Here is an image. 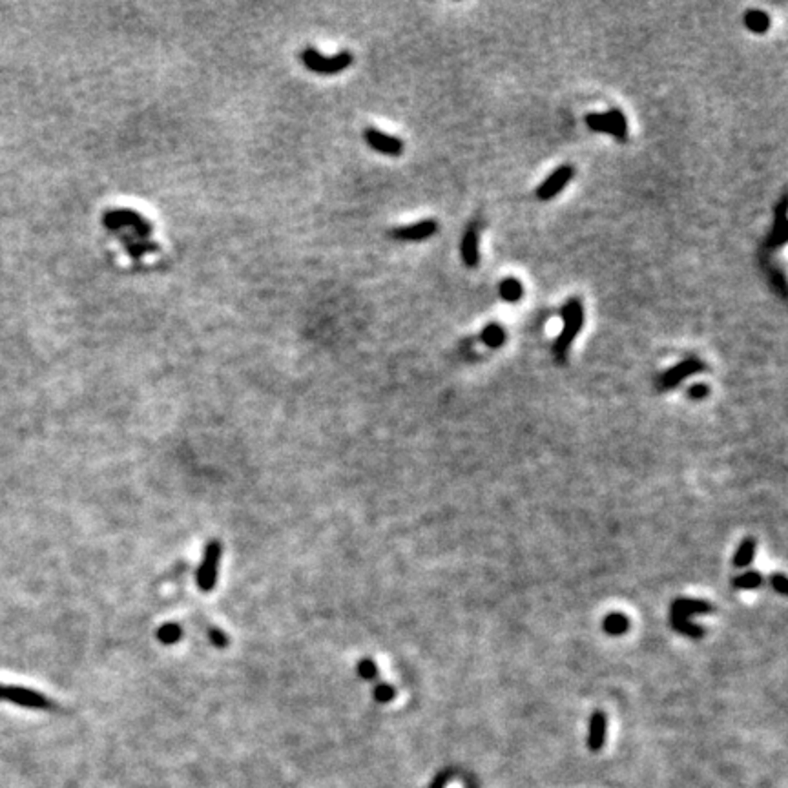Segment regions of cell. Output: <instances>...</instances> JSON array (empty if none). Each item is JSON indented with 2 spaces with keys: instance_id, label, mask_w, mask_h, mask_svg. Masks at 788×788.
<instances>
[{
  "instance_id": "d6986e66",
  "label": "cell",
  "mask_w": 788,
  "mask_h": 788,
  "mask_svg": "<svg viewBox=\"0 0 788 788\" xmlns=\"http://www.w3.org/2000/svg\"><path fill=\"white\" fill-rule=\"evenodd\" d=\"M498 290H500L502 299H506V301H509V303L518 301V299L522 298V294H524L522 285H520V281H517L515 277H506V279L500 283Z\"/></svg>"
},
{
  "instance_id": "ac0fdd59",
  "label": "cell",
  "mask_w": 788,
  "mask_h": 788,
  "mask_svg": "<svg viewBox=\"0 0 788 788\" xmlns=\"http://www.w3.org/2000/svg\"><path fill=\"white\" fill-rule=\"evenodd\" d=\"M745 24H747V28L752 33L763 35V33H767L768 28H770V19H768L767 13H763V11L750 10L747 15H745Z\"/></svg>"
},
{
  "instance_id": "9a60e30c",
  "label": "cell",
  "mask_w": 788,
  "mask_h": 788,
  "mask_svg": "<svg viewBox=\"0 0 788 788\" xmlns=\"http://www.w3.org/2000/svg\"><path fill=\"white\" fill-rule=\"evenodd\" d=\"M756 538H745L741 544H739V548H737L736 555H734V566L739 569H745L748 568L752 562H754V557H756Z\"/></svg>"
},
{
  "instance_id": "9c48e42d",
  "label": "cell",
  "mask_w": 788,
  "mask_h": 788,
  "mask_svg": "<svg viewBox=\"0 0 788 788\" xmlns=\"http://www.w3.org/2000/svg\"><path fill=\"white\" fill-rule=\"evenodd\" d=\"M438 232V223L434 220L418 221L414 225L400 226V228L391 230V237L396 241H425L433 237Z\"/></svg>"
},
{
  "instance_id": "ffe728a7",
  "label": "cell",
  "mask_w": 788,
  "mask_h": 788,
  "mask_svg": "<svg viewBox=\"0 0 788 788\" xmlns=\"http://www.w3.org/2000/svg\"><path fill=\"white\" fill-rule=\"evenodd\" d=\"M763 582H765V579L757 571H747V573L737 575L736 579L732 580L736 590H757V588H761Z\"/></svg>"
},
{
  "instance_id": "6da1fadb",
  "label": "cell",
  "mask_w": 788,
  "mask_h": 788,
  "mask_svg": "<svg viewBox=\"0 0 788 788\" xmlns=\"http://www.w3.org/2000/svg\"><path fill=\"white\" fill-rule=\"evenodd\" d=\"M562 319H564V329L557 341L553 343V356L555 360L559 363H566L568 360V352L571 343L575 341V336L579 334V330L584 325V308L580 299L571 298L566 301L562 307Z\"/></svg>"
},
{
  "instance_id": "7c38bea8",
  "label": "cell",
  "mask_w": 788,
  "mask_h": 788,
  "mask_svg": "<svg viewBox=\"0 0 788 788\" xmlns=\"http://www.w3.org/2000/svg\"><path fill=\"white\" fill-rule=\"evenodd\" d=\"M606 728H608V721H606L604 712H593L590 721V736H588V747L591 752H599L604 747Z\"/></svg>"
},
{
  "instance_id": "277c9868",
  "label": "cell",
  "mask_w": 788,
  "mask_h": 788,
  "mask_svg": "<svg viewBox=\"0 0 788 788\" xmlns=\"http://www.w3.org/2000/svg\"><path fill=\"white\" fill-rule=\"evenodd\" d=\"M221 555H223V546L220 540H210L204 548L203 560L198 569V586L201 591H212L215 588Z\"/></svg>"
},
{
  "instance_id": "7402d4cb",
  "label": "cell",
  "mask_w": 788,
  "mask_h": 788,
  "mask_svg": "<svg viewBox=\"0 0 788 788\" xmlns=\"http://www.w3.org/2000/svg\"><path fill=\"white\" fill-rule=\"evenodd\" d=\"M183 637V628L179 626V624H175V622H167V624H162L161 628H159V632H157V639L162 642V644H175V642H179V639Z\"/></svg>"
},
{
  "instance_id": "484cf974",
  "label": "cell",
  "mask_w": 788,
  "mask_h": 788,
  "mask_svg": "<svg viewBox=\"0 0 788 788\" xmlns=\"http://www.w3.org/2000/svg\"><path fill=\"white\" fill-rule=\"evenodd\" d=\"M358 674H360L361 679H365V681H372V679H376V675H378V666H376V663L372 661V659H361L360 664H358Z\"/></svg>"
},
{
  "instance_id": "83f0119b",
  "label": "cell",
  "mask_w": 788,
  "mask_h": 788,
  "mask_svg": "<svg viewBox=\"0 0 788 788\" xmlns=\"http://www.w3.org/2000/svg\"><path fill=\"white\" fill-rule=\"evenodd\" d=\"M708 392H710L708 385H705V383H697V385L690 387L688 396L692 398V400H703V398L708 396Z\"/></svg>"
},
{
  "instance_id": "3957f363",
  "label": "cell",
  "mask_w": 788,
  "mask_h": 788,
  "mask_svg": "<svg viewBox=\"0 0 788 788\" xmlns=\"http://www.w3.org/2000/svg\"><path fill=\"white\" fill-rule=\"evenodd\" d=\"M103 223H105V226L110 230V232H117V230L128 226V228H131L134 235H137L139 239H148L151 234V230H153V226H151V223L147 220V217H142V215L139 214V212H136V210H128V209L108 210V212L103 215Z\"/></svg>"
},
{
  "instance_id": "5b68a950",
  "label": "cell",
  "mask_w": 788,
  "mask_h": 788,
  "mask_svg": "<svg viewBox=\"0 0 788 788\" xmlns=\"http://www.w3.org/2000/svg\"><path fill=\"white\" fill-rule=\"evenodd\" d=\"M0 699L10 701L19 706H26V708H41V710L52 706V701L39 692L21 688V686H6V684H0Z\"/></svg>"
},
{
  "instance_id": "ba28073f",
  "label": "cell",
  "mask_w": 788,
  "mask_h": 788,
  "mask_svg": "<svg viewBox=\"0 0 788 788\" xmlns=\"http://www.w3.org/2000/svg\"><path fill=\"white\" fill-rule=\"evenodd\" d=\"M573 173H575L573 167H568V164L557 168V170H555V172L537 188V198L540 199V201H549V199H553L555 195H559V193L564 190V187L573 179Z\"/></svg>"
},
{
  "instance_id": "5bb4252c",
  "label": "cell",
  "mask_w": 788,
  "mask_h": 788,
  "mask_svg": "<svg viewBox=\"0 0 788 788\" xmlns=\"http://www.w3.org/2000/svg\"><path fill=\"white\" fill-rule=\"evenodd\" d=\"M120 243H123V246L126 248V252H128V256L134 257V259H141L145 254H151V252H157L159 251V245L157 243H151V241L148 239H136V235H120L119 237Z\"/></svg>"
},
{
  "instance_id": "f1b7e54d",
  "label": "cell",
  "mask_w": 788,
  "mask_h": 788,
  "mask_svg": "<svg viewBox=\"0 0 788 788\" xmlns=\"http://www.w3.org/2000/svg\"><path fill=\"white\" fill-rule=\"evenodd\" d=\"M433 788H444V779H438V781L433 785Z\"/></svg>"
},
{
  "instance_id": "603a6c76",
  "label": "cell",
  "mask_w": 788,
  "mask_h": 788,
  "mask_svg": "<svg viewBox=\"0 0 788 788\" xmlns=\"http://www.w3.org/2000/svg\"><path fill=\"white\" fill-rule=\"evenodd\" d=\"M482 339H484V343H486L487 347L496 349V347H500V345L504 343L506 332H504V329L498 327V325H487L486 329L482 330Z\"/></svg>"
},
{
  "instance_id": "cb8c5ba5",
  "label": "cell",
  "mask_w": 788,
  "mask_h": 788,
  "mask_svg": "<svg viewBox=\"0 0 788 788\" xmlns=\"http://www.w3.org/2000/svg\"><path fill=\"white\" fill-rule=\"evenodd\" d=\"M586 125L590 126L593 131H602V134H610V136L615 137V130L604 114H590L586 117Z\"/></svg>"
},
{
  "instance_id": "44dd1931",
  "label": "cell",
  "mask_w": 788,
  "mask_h": 788,
  "mask_svg": "<svg viewBox=\"0 0 788 788\" xmlns=\"http://www.w3.org/2000/svg\"><path fill=\"white\" fill-rule=\"evenodd\" d=\"M604 115L608 117L611 126H613V130H615V139H619V141L622 142L628 141V123L624 114H622L621 110H610L606 111Z\"/></svg>"
},
{
  "instance_id": "4fadbf2b",
  "label": "cell",
  "mask_w": 788,
  "mask_h": 788,
  "mask_svg": "<svg viewBox=\"0 0 788 788\" xmlns=\"http://www.w3.org/2000/svg\"><path fill=\"white\" fill-rule=\"evenodd\" d=\"M460 254H462V262L465 266L475 268L478 265V259H480V256H478V234L473 226L465 230L462 245H460Z\"/></svg>"
},
{
  "instance_id": "30bf717a",
  "label": "cell",
  "mask_w": 788,
  "mask_h": 788,
  "mask_svg": "<svg viewBox=\"0 0 788 788\" xmlns=\"http://www.w3.org/2000/svg\"><path fill=\"white\" fill-rule=\"evenodd\" d=\"M670 613L675 617H684L688 619L692 615H710L714 613L712 604L701 599H686V597H679L677 601L672 602L670 606Z\"/></svg>"
},
{
  "instance_id": "7a4b0ae2",
  "label": "cell",
  "mask_w": 788,
  "mask_h": 788,
  "mask_svg": "<svg viewBox=\"0 0 788 788\" xmlns=\"http://www.w3.org/2000/svg\"><path fill=\"white\" fill-rule=\"evenodd\" d=\"M301 63L303 66L318 75H336L341 74L343 70H347L350 64L354 63V55L350 52H341L336 55H323L318 52L316 47H307L301 52Z\"/></svg>"
},
{
  "instance_id": "52a82bcc",
  "label": "cell",
  "mask_w": 788,
  "mask_h": 788,
  "mask_svg": "<svg viewBox=\"0 0 788 788\" xmlns=\"http://www.w3.org/2000/svg\"><path fill=\"white\" fill-rule=\"evenodd\" d=\"M363 139H365V142L372 148V150L381 153V156H389V157L402 156L403 142L400 141L398 137L387 136V134L380 131L378 128H372V126L371 128H365V130H363Z\"/></svg>"
},
{
  "instance_id": "4316f807",
  "label": "cell",
  "mask_w": 788,
  "mask_h": 788,
  "mask_svg": "<svg viewBox=\"0 0 788 788\" xmlns=\"http://www.w3.org/2000/svg\"><path fill=\"white\" fill-rule=\"evenodd\" d=\"M770 584H772V588H774V590H776V591H778L779 595H787L788 582H787V577H785L783 573L772 575V579H770Z\"/></svg>"
},
{
  "instance_id": "e0dca14e",
  "label": "cell",
  "mask_w": 788,
  "mask_h": 788,
  "mask_svg": "<svg viewBox=\"0 0 788 788\" xmlns=\"http://www.w3.org/2000/svg\"><path fill=\"white\" fill-rule=\"evenodd\" d=\"M670 626L674 628L677 633H681V635H686V637H690V639H703L705 637V630H703L701 626H697V624H694V622L690 621V619H684V617L670 615Z\"/></svg>"
},
{
  "instance_id": "d4e9b609",
  "label": "cell",
  "mask_w": 788,
  "mask_h": 788,
  "mask_svg": "<svg viewBox=\"0 0 788 788\" xmlns=\"http://www.w3.org/2000/svg\"><path fill=\"white\" fill-rule=\"evenodd\" d=\"M394 697H396V690L392 688L391 684L378 683L374 686V699L378 703H391Z\"/></svg>"
},
{
  "instance_id": "8fae6325",
  "label": "cell",
  "mask_w": 788,
  "mask_h": 788,
  "mask_svg": "<svg viewBox=\"0 0 788 788\" xmlns=\"http://www.w3.org/2000/svg\"><path fill=\"white\" fill-rule=\"evenodd\" d=\"M788 235V226H787V198L781 199L778 210H776V225H774L772 232L768 235L767 245L768 248H776V246L787 243Z\"/></svg>"
},
{
  "instance_id": "2e32d148",
  "label": "cell",
  "mask_w": 788,
  "mask_h": 788,
  "mask_svg": "<svg viewBox=\"0 0 788 788\" xmlns=\"http://www.w3.org/2000/svg\"><path fill=\"white\" fill-rule=\"evenodd\" d=\"M602 628L611 637H619L630 630V619L622 613H608L604 622H602Z\"/></svg>"
},
{
  "instance_id": "8992f818",
  "label": "cell",
  "mask_w": 788,
  "mask_h": 788,
  "mask_svg": "<svg viewBox=\"0 0 788 788\" xmlns=\"http://www.w3.org/2000/svg\"><path fill=\"white\" fill-rule=\"evenodd\" d=\"M705 369H706L705 363L699 360H695V358L681 361V363H677L674 369H668V371L659 378V389H661V391L674 389V387H677L681 381L686 380L688 376L697 374V372L705 371Z\"/></svg>"
}]
</instances>
